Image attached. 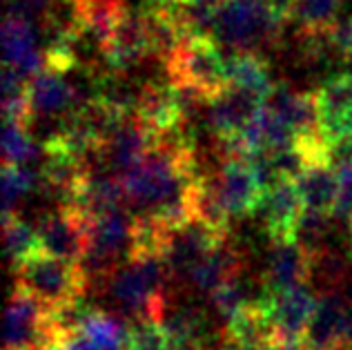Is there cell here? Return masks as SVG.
I'll list each match as a JSON object with an SVG mask.
<instances>
[{"instance_id": "6da1fadb", "label": "cell", "mask_w": 352, "mask_h": 350, "mask_svg": "<svg viewBox=\"0 0 352 350\" xmlns=\"http://www.w3.org/2000/svg\"><path fill=\"white\" fill-rule=\"evenodd\" d=\"M281 25L265 0H228L217 9L214 41L228 50L256 52L279 39Z\"/></svg>"}, {"instance_id": "7a4b0ae2", "label": "cell", "mask_w": 352, "mask_h": 350, "mask_svg": "<svg viewBox=\"0 0 352 350\" xmlns=\"http://www.w3.org/2000/svg\"><path fill=\"white\" fill-rule=\"evenodd\" d=\"M87 285L78 263L36 252L32 259L16 268L14 288L32 294L47 308H56L65 301L87 294Z\"/></svg>"}, {"instance_id": "3957f363", "label": "cell", "mask_w": 352, "mask_h": 350, "mask_svg": "<svg viewBox=\"0 0 352 350\" xmlns=\"http://www.w3.org/2000/svg\"><path fill=\"white\" fill-rule=\"evenodd\" d=\"M172 85H185L201 91L208 100L230 87L226 61L219 43L210 36L188 39L165 63Z\"/></svg>"}, {"instance_id": "277c9868", "label": "cell", "mask_w": 352, "mask_h": 350, "mask_svg": "<svg viewBox=\"0 0 352 350\" xmlns=\"http://www.w3.org/2000/svg\"><path fill=\"white\" fill-rule=\"evenodd\" d=\"M50 308L32 294L14 288L7 306L5 350H45L52 342Z\"/></svg>"}, {"instance_id": "5b68a950", "label": "cell", "mask_w": 352, "mask_h": 350, "mask_svg": "<svg viewBox=\"0 0 352 350\" xmlns=\"http://www.w3.org/2000/svg\"><path fill=\"white\" fill-rule=\"evenodd\" d=\"M89 223H91L89 219L80 217L67 208H58L50 212L36 226V232H38V252L72 263H80V259L87 252Z\"/></svg>"}, {"instance_id": "8992f818", "label": "cell", "mask_w": 352, "mask_h": 350, "mask_svg": "<svg viewBox=\"0 0 352 350\" xmlns=\"http://www.w3.org/2000/svg\"><path fill=\"white\" fill-rule=\"evenodd\" d=\"M228 234H221L201 221H190L188 226L172 230L165 248V263H168L172 279L174 277H190V272L206 259V256L221 245Z\"/></svg>"}, {"instance_id": "52a82bcc", "label": "cell", "mask_w": 352, "mask_h": 350, "mask_svg": "<svg viewBox=\"0 0 352 350\" xmlns=\"http://www.w3.org/2000/svg\"><path fill=\"white\" fill-rule=\"evenodd\" d=\"M217 190L230 219L256 215L265 199L245 159H223L217 174Z\"/></svg>"}, {"instance_id": "ba28073f", "label": "cell", "mask_w": 352, "mask_h": 350, "mask_svg": "<svg viewBox=\"0 0 352 350\" xmlns=\"http://www.w3.org/2000/svg\"><path fill=\"white\" fill-rule=\"evenodd\" d=\"M261 107H263V98L230 85L219 96L208 100L206 121L210 125V130L217 134L219 141H228L243 132V127L252 118H256Z\"/></svg>"}, {"instance_id": "9c48e42d", "label": "cell", "mask_w": 352, "mask_h": 350, "mask_svg": "<svg viewBox=\"0 0 352 350\" xmlns=\"http://www.w3.org/2000/svg\"><path fill=\"white\" fill-rule=\"evenodd\" d=\"M147 56H150V43H147L143 12L125 7L107 43L105 69L127 74V69H132Z\"/></svg>"}, {"instance_id": "30bf717a", "label": "cell", "mask_w": 352, "mask_h": 350, "mask_svg": "<svg viewBox=\"0 0 352 350\" xmlns=\"http://www.w3.org/2000/svg\"><path fill=\"white\" fill-rule=\"evenodd\" d=\"M346 308L344 292H323L317 310L305 330V350H348L346 344Z\"/></svg>"}, {"instance_id": "8fae6325", "label": "cell", "mask_w": 352, "mask_h": 350, "mask_svg": "<svg viewBox=\"0 0 352 350\" xmlns=\"http://www.w3.org/2000/svg\"><path fill=\"white\" fill-rule=\"evenodd\" d=\"M261 219L267 237L276 241H292L299 219L305 212V204L301 199V192L294 181H281L279 186L272 188L265 195L261 208Z\"/></svg>"}, {"instance_id": "7c38bea8", "label": "cell", "mask_w": 352, "mask_h": 350, "mask_svg": "<svg viewBox=\"0 0 352 350\" xmlns=\"http://www.w3.org/2000/svg\"><path fill=\"white\" fill-rule=\"evenodd\" d=\"M3 52L5 67L16 69L21 76L32 80L45 69V52L38 47L34 23L7 16L3 23Z\"/></svg>"}, {"instance_id": "4fadbf2b", "label": "cell", "mask_w": 352, "mask_h": 350, "mask_svg": "<svg viewBox=\"0 0 352 350\" xmlns=\"http://www.w3.org/2000/svg\"><path fill=\"white\" fill-rule=\"evenodd\" d=\"M312 254L303 245L292 241L272 243L270 256H267L263 283L267 292H283L296 288V285L310 283Z\"/></svg>"}, {"instance_id": "5bb4252c", "label": "cell", "mask_w": 352, "mask_h": 350, "mask_svg": "<svg viewBox=\"0 0 352 350\" xmlns=\"http://www.w3.org/2000/svg\"><path fill=\"white\" fill-rule=\"evenodd\" d=\"M152 147L154 134L136 116H127L112 136V141L105 145V163L116 177H125L150 154Z\"/></svg>"}, {"instance_id": "9a60e30c", "label": "cell", "mask_w": 352, "mask_h": 350, "mask_svg": "<svg viewBox=\"0 0 352 350\" xmlns=\"http://www.w3.org/2000/svg\"><path fill=\"white\" fill-rule=\"evenodd\" d=\"M134 116L141 121L154 136L168 132L172 127L185 123L176 89L172 83H145L141 98H138Z\"/></svg>"}, {"instance_id": "2e32d148", "label": "cell", "mask_w": 352, "mask_h": 350, "mask_svg": "<svg viewBox=\"0 0 352 350\" xmlns=\"http://www.w3.org/2000/svg\"><path fill=\"white\" fill-rule=\"evenodd\" d=\"M30 105L34 116H65L78 105L67 74L45 67L30 80Z\"/></svg>"}, {"instance_id": "e0dca14e", "label": "cell", "mask_w": 352, "mask_h": 350, "mask_svg": "<svg viewBox=\"0 0 352 350\" xmlns=\"http://www.w3.org/2000/svg\"><path fill=\"white\" fill-rule=\"evenodd\" d=\"M241 268H243L241 252L226 239L223 243L217 245L214 250H212L206 259L190 272L188 281L192 283V288H197L199 292L212 294V292H217L228 279L241 274Z\"/></svg>"}, {"instance_id": "ac0fdd59", "label": "cell", "mask_w": 352, "mask_h": 350, "mask_svg": "<svg viewBox=\"0 0 352 350\" xmlns=\"http://www.w3.org/2000/svg\"><path fill=\"white\" fill-rule=\"evenodd\" d=\"M223 61H226V74L230 85L245 89L250 94L263 98L265 103V96L270 94V89L274 85L270 80L267 63L256 52H236V50L223 52Z\"/></svg>"}, {"instance_id": "d6986e66", "label": "cell", "mask_w": 352, "mask_h": 350, "mask_svg": "<svg viewBox=\"0 0 352 350\" xmlns=\"http://www.w3.org/2000/svg\"><path fill=\"white\" fill-rule=\"evenodd\" d=\"M308 210L326 212L332 217L339 199V174L328 163H314L294 181Z\"/></svg>"}, {"instance_id": "ffe728a7", "label": "cell", "mask_w": 352, "mask_h": 350, "mask_svg": "<svg viewBox=\"0 0 352 350\" xmlns=\"http://www.w3.org/2000/svg\"><path fill=\"white\" fill-rule=\"evenodd\" d=\"M228 342L263 348L274 339V326L263 303H248L245 308H241L236 315L226 324Z\"/></svg>"}, {"instance_id": "44dd1931", "label": "cell", "mask_w": 352, "mask_h": 350, "mask_svg": "<svg viewBox=\"0 0 352 350\" xmlns=\"http://www.w3.org/2000/svg\"><path fill=\"white\" fill-rule=\"evenodd\" d=\"M141 12L145 21L147 43H150V56L161 58L165 65L185 43V36L165 7H145Z\"/></svg>"}, {"instance_id": "7402d4cb", "label": "cell", "mask_w": 352, "mask_h": 350, "mask_svg": "<svg viewBox=\"0 0 352 350\" xmlns=\"http://www.w3.org/2000/svg\"><path fill=\"white\" fill-rule=\"evenodd\" d=\"M41 188V174L18 165H3V217H16L27 195Z\"/></svg>"}, {"instance_id": "603a6c76", "label": "cell", "mask_w": 352, "mask_h": 350, "mask_svg": "<svg viewBox=\"0 0 352 350\" xmlns=\"http://www.w3.org/2000/svg\"><path fill=\"white\" fill-rule=\"evenodd\" d=\"M3 232H5L7 256L12 261L14 270L38 252V232H36V226L27 223L18 215L3 217Z\"/></svg>"}, {"instance_id": "cb8c5ba5", "label": "cell", "mask_w": 352, "mask_h": 350, "mask_svg": "<svg viewBox=\"0 0 352 350\" xmlns=\"http://www.w3.org/2000/svg\"><path fill=\"white\" fill-rule=\"evenodd\" d=\"M344 0H296L292 21L299 27L301 36L319 34L337 23Z\"/></svg>"}, {"instance_id": "d4e9b609", "label": "cell", "mask_w": 352, "mask_h": 350, "mask_svg": "<svg viewBox=\"0 0 352 350\" xmlns=\"http://www.w3.org/2000/svg\"><path fill=\"white\" fill-rule=\"evenodd\" d=\"M41 154V147H34V136L30 125L25 123H5L3 134V161L5 165H32L36 156Z\"/></svg>"}, {"instance_id": "484cf974", "label": "cell", "mask_w": 352, "mask_h": 350, "mask_svg": "<svg viewBox=\"0 0 352 350\" xmlns=\"http://www.w3.org/2000/svg\"><path fill=\"white\" fill-rule=\"evenodd\" d=\"M330 215L326 212H317V210H308L301 215L299 226H296L294 232V241L303 245L310 254L326 250V239L330 234Z\"/></svg>"}, {"instance_id": "4316f807", "label": "cell", "mask_w": 352, "mask_h": 350, "mask_svg": "<svg viewBox=\"0 0 352 350\" xmlns=\"http://www.w3.org/2000/svg\"><path fill=\"white\" fill-rule=\"evenodd\" d=\"M270 154H272V163H274L276 172H279L281 181H296L305 170L310 168L308 156H305V152L296 145V141L288 147H283V150H276Z\"/></svg>"}, {"instance_id": "83f0119b", "label": "cell", "mask_w": 352, "mask_h": 350, "mask_svg": "<svg viewBox=\"0 0 352 350\" xmlns=\"http://www.w3.org/2000/svg\"><path fill=\"white\" fill-rule=\"evenodd\" d=\"M337 174H339V199L332 217L344 219L348 226H352V165L337 170Z\"/></svg>"}, {"instance_id": "f1b7e54d", "label": "cell", "mask_w": 352, "mask_h": 350, "mask_svg": "<svg viewBox=\"0 0 352 350\" xmlns=\"http://www.w3.org/2000/svg\"><path fill=\"white\" fill-rule=\"evenodd\" d=\"M52 3L54 0H5L7 16L23 18V21L30 23H34V18H45Z\"/></svg>"}, {"instance_id": "f546056e", "label": "cell", "mask_w": 352, "mask_h": 350, "mask_svg": "<svg viewBox=\"0 0 352 350\" xmlns=\"http://www.w3.org/2000/svg\"><path fill=\"white\" fill-rule=\"evenodd\" d=\"M45 350H100V348L80 330V333L74 335H54L50 346Z\"/></svg>"}, {"instance_id": "4dcf8cb0", "label": "cell", "mask_w": 352, "mask_h": 350, "mask_svg": "<svg viewBox=\"0 0 352 350\" xmlns=\"http://www.w3.org/2000/svg\"><path fill=\"white\" fill-rule=\"evenodd\" d=\"M267 7L272 9V14L279 18V21H290L294 16V7H296V0H265Z\"/></svg>"}, {"instance_id": "1f68e13d", "label": "cell", "mask_w": 352, "mask_h": 350, "mask_svg": "<svg viewBox=\"0 0 352 350\" xmlns=\"http://www.w3.org/2000/svg\"><path fill=\"white\" fill-rule=\"evenodd\" d=\"M176 0H145V7H168Z\"/></svg>"}, {"instance_id": "d6a6232c", "label": "cell", "mask_w": 352, "mask_h": 350, "mask_svg": "<svg viewBox=\"0 0 352 350\" xmlns=\"http://www.w3.org/2000/svg\"><path fill=\"white\" fill-rule=\"evenodd\" d=\"M203 3H206V5H210L212 9H219L221 5H226L228 0H203Z\"/></svg>"}]
</instances>
